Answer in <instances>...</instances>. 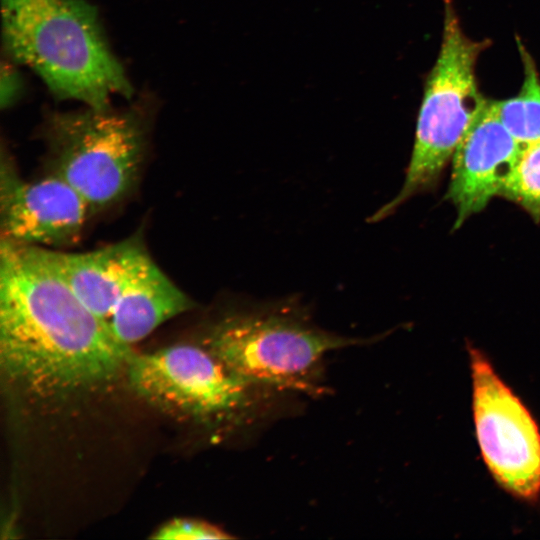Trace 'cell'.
Here are the masks:
<instances>
[{
  "instance_id": "6da1fadb",
  "label": "cell",
  "mask_w": 540,
  "mask_h": 540,
  "mask_svg": "<svg viewBox=\"0 0 540 540\" xmlns=\"http://www.w3.org/2000/svg\"><path fill=\"white\" fill-rule=\"evenodd\" d=\"M133 351L52 270L37 246L0 243V366L24 399L63 402L127 371Z\"/></svg>"
},
{
  "instance_id": "7a4b0ae2",
  "label": "cell",
  "mask_w": 540,
  "mask_h": 540,
  "mask_svg": "<svg viewBox=\"0 0 540 540\" xmlns=\"http://www.w3.org/2000/svg\"><path fill=\"white\" fill-rule=\"evenodd\" d=\"M6 56L32 69L57 100L103 109L133 86L88 0H1Z\"/></svg>"
},
{
  "instance_id": "3957f363",
  "label": "cell",
  "mask_w": 540,
  "mask_h": 540,
  "mask_svg": "<svg viewBox=\"0 0 540 540\" xmlns=\"http://www.w3.org/2000/svg\"><path fill=\"white\" fill-rule=\"evenodd\" d=\"M369 340L326 331L296 301H281L234 309L208 328L201 344L249 381L312 397L327 392L325 355Z\"/></svg>"
},
{
  "instance_id": "277c9868",
  "label": "cell",
  "mask_w": 540,
  "mask_h": 540,
  "mask_svg": "<svg viewBox=\"0 0 540 540\" xmlns=\"http://www.w3.org/2000/svg\"><path fill=\"white\" fill-rule=\"evenodd\" d=\"M126 375L131 388L158 409L248 436L294 395L239 376L202 344L133 353Z\"/></svg>"
},
{
  "instance_id": "5b68a950",
  "label": "cell",
  "mask_w": 540,
  "mask_h": 540,
  "mask_svg": "<svg viewBox=\"0 0 540 540\" xmlns=\"http://www.w3.org/2000/svg\"><path fill=\"white\" fill-rule=\"evenodd\" d=\"M155 99L142 93L124 108L49 111L43 123L50 173L71 185L91 211L122 199L138 177Z\"/></svg>"
},
{
  "instance_id": "8992f818",
  "label": "cell",
  "mask_w": 540,
  "mask_h": 540,
  "mask_svg": "<svg viewBox=\"0 0 540 540\" xmlns=\"http://www.w3.org/2000/svg\"><path fill=\"white\" fill-rule=\"evenodd\" d=\"M440 50L424 83L415 139L406 177L394 199L379 208L369 222L391 215L413 195L437 182L469 125L484 106L476 79L479 55L488 40H473L462 30L453 0H443Z\"/></svg>"
},
{
  "instance_id": "52a82bcc",
  "label": "cell",
  "mask_w": 540,
  "mask_h": 540,
  "mask_svg": "<svg viewBox=\"0 0 540 540\" xmlns=\"http://www.w3.org/2000/svg\"><path fill=\"white\" fill-rule=\"evenodd\" d=\"M472 414L482 460L514 498L540 497V427L523 401L479 349L468 347Z\"/></svg>"
},
{
  "instance_id": "ba28073f",
  "label": "cell",
  "mask_w": 540,
  "mask_h": 540,
  "mask_svg": "<svg viewBox=\"0 0 540 540\" xmlns=\"http://www.w3.org/2000/svg\"><path fill=\"white\" fill-rule=\"evenodd\" d=\"M0 175L1 240L61 246L79 238L91 209L66 181L52 173L25 181L4 155Z\"/></svg>"
},
{
  "instance_id": "9c48e42d",
  "label": "cell",
  "mask_w": 540,
  "mask_h": 540,
  "mask_svg": "<svg viewBox=\"0 0 540 540\" xmlns=\"http://www.w3.org/2000/svg\"><path fill=\"white\" fill-rule=\"evenodd\" d=\"M524 147L497 117L487 100L452 156L448 198L456 208L455 228L499 195Z\"/></svg>"
},
{
  "instance_id": "30bf717a",
  "label": "cell",
  "mask_w": 540,
  "mask_h": 540,
  "mask_svg": "<svg viewBox=\"0 0 540 540\" xmlns=\"http://www.w3.org/2000/svg\"><path fill=\"white\" fill-rule=\"evenodd\" d=\"M37 248L43 260L76 296L106 322L123 291L151 259L135 236L85 253Z\"/></svg>"
},
{
  "instance_id": "8fae6325",
  "label": "cell",
  "mask_w": 540,
  "mask_h": 540,
  "mask_svg": "<svg viewBox=\"0 0 540 540\" xmlns=\"http://www.w3.org/2000/svg\"><path fill=\"white\" fill-rule=\"evenodd\" d=\"M191 307L185 293L149 259L119 297L107 323L115 338L130 346Z\"/></svg>"
},
{
  "instance_id": "7c38bea8",
  "label": "cell",
  "mask_w": 540,
  "mask_h": 540,
  "mask_svg": "<svg viewBox=\"0 0 540 540\" xmlns=\"http://www.w3.org/2000/svg\"><path fill=\"white\" fill-rule=\"evenodd\" d=\"M516 39L524 73L522 86L517 95L492 101V105L509 133L526 147L540 143V77L534 59Z\"/></svg>"
},
{
  "instance_id": "4fadbf2b",
  "label": "cell",
  "mask_w": 540,
  "mask_h": 540,
  "mask_svg": "<svg viewBox=\"0 0 540 540\" xmlns=\"http://www.w3.org/2000/svg\"><path fill=\"white\" fill-rule=\"evenodd\" d=\"M501 196L540 218V143L524 147Z\"/></svg>"
},
{
  "instance_id": "5bb4252c",
  "label": "cell",
  "mask_w": 540,
  "mask_h": 540,
  "mask_svg": "<svg viewBox=\"0 0 540 540\" xmlns=\"http://www.w3.org/2000/svg\"><path fill=\"white\" fill-rule=\"evenodd\" d=\"M151 538L161 540H208L230 539L233 536L227 534L221 528L201 520L177 518L160 527Z\"/></svg>"
},
{
  "instance_id": "9a60e30c",
  "label": "cell",
  "mask_w": 540,
  "mask_h": 540,
  "mask_svg": "<svg viewBox=\"0 0 540 540\" xmlns=\"http://www.w3.org/2000/svg\"><path fill=\"white\" fill-rule=\"evenodd\" d=\"M7 56L1 61L0 73V107L7 109L20 100L24 93V80L14 64Z\"/></svg>"
}]
</instances>
